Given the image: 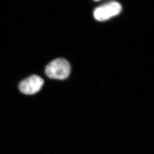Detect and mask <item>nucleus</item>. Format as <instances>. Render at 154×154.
<instances>
[{
    "mask_svg": "<svg viewBox=\"0 0 154 154\" xmlns=\"http://www.w3.org/2000/svg\"><path fill=\"white\" fill-rule=\"evenodd\" d=\"M71 67L66 60L58 58L50 63L45 69V73L49 78L63 80L70 74Z\"/></svg>",
    "mask_w": 154,
    "mask_h": 154,
    "instance_id": "obj_1",
    "label": "nucleus"
},
{
    "mask_svg": "<svg viewBox=\"0 0 154 154\" xmlns=\"http://www.w3.org/2000/svg\"><path fill=\"white\" fill-rule=\"evenodd\" d=\"M94 1H99L100 0H94Z\"/></svg>",
    "mask_w": 154,
    "mask_h": 154,
    "instance_id": "obj_4",
    "label": "nucleus"
},
{
    "mask_svg": "<svg viewBox=\"0 0 154 154\" xmlns=\"http://www.w3.org/2000/svg\"><path fill=\"white\" fill-rule=\"evenodd\" d=\"M44 82V80L41 77L32 75L21 82L19 85V89L22 93L32 95L41 89Z\"/></svg>",
    "mask_w": 154,
    "mask_h": 154,
    "instance_id": "obj_3",
    "label": "nucleus"
},
{
    "mask_svg": "<svg viewBox=\"0 0 154 154\" xmlns=\"http://www.w3.org/2000/svg\"><path fill=\"white\" fill-rule=\"evenodd\" d=\"M121 11V5L116 2H112L97 8L94 11V17L97 21H106L118 15Z\"/></svg>",
    "mask_w": 154,
    "mask_h": 154,
    "instance_id": "obj_2",
    "label": "nucleus"
}]
</instances>
